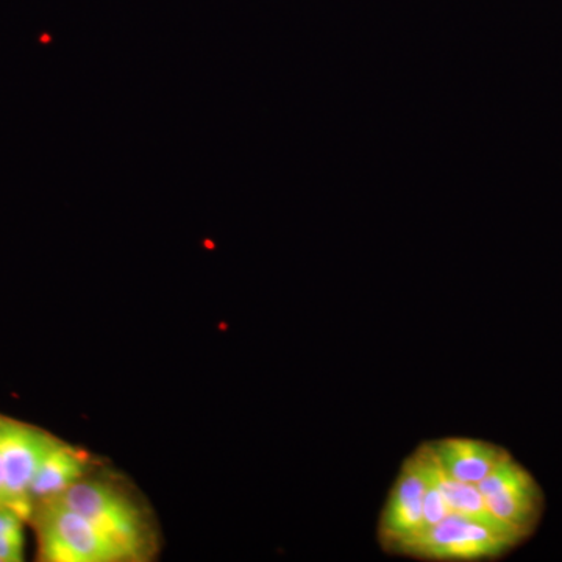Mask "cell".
I'll list each match as a JSON object with an SVG mask.
<instances>
[{
  "label": "cell",
  "instance_id": "cell-1",
  "mask_svg": "<svg viewBox=\"0 0 562 562\" xmlns=\"http://www.w3.org/2000/svg\"><path fill=\"white\" fill-rule=\"evenodd\" d=\"M50 501L60 502L91 520L127 554L128 561H143L150 557L154 532L149 516L131 494L116 484L85 476Z\"/></svg>",
  "mask_w": 562,
  "mask_h": 562
},
{
  "label": "cell",
  "instance_id": "cell-2",
  "mask_svg": "<svg viewBox=\"0 0 562 562\" xmlns=\"http://www.w3.org/2000/svg\"><path fill=\"white\" fill-rule=\"evenodd\" d=\"M33 509L38 554L46 562H127V554L91 520L57 501Z\"/></svg>",
  "mask_w": 562,
  "mask_h": 562
},
{
  "label": "cell",
  "instance_id": "cell-3",
  "mask_svg": "<svg viewBox=\"0 0 562 562\" xmlns=\"http://www.w3.org/2000/svg\"><path fill=\"white\" fill-rule=\"evenodd\" d=\"M517 542L519 539L492 530L471 517L450 513L441 522L417 532L395 554L424 561L479 562L502 557Z\"/></svg>",
  "mask_w": 562,
  "mask_h": 562
},
{
  "label": "cell",
  "instance_id": "cell-4",
  "mask_svg": "<svg viewBox=\"0 0 562 562\" xmlns=\"http://www.w3.org/2000/svg\"><path fill=\"white\" fill-rule=\"evenodd\" d=\"M57 438L11 417L0 416V460L5 476V506L31 519V487L41 461Z\"/></svg>",
  "mask_w": 562,
  "mask_h": 562
},
{
  "label": "cell",
  "instance_id": "cell-5",
  "mask_svg": "<svg viewBox=\"0 0 562 562\" xmlns=\"http://www.w3.org/2000/svg\"><path fill=\"white\" fill-rule=\"evenodd\" d=\"M427 471L420 450L403 461L379 524V541L384 552L395 554L424 528V495Z\"/></svg>",
  "mask_w": 562,
  "mask_h": 562
},
{
  "label": "cell",
  "instance_id": "cell-6",
  "mask_svg": "<svg viewBox=\"0 0 562 562\" xmlns=\"http://www.w3.org/2000/svg\"><path fill=\"white\" fill-rule=\"evenodd\" d=\"M476 486L491 513L525 538L541 509V492L530 473L509 457Z\"/></svg>",
  "mask_w": 562,
  "mask_h": 562
},
{
  "label": "cell",
  "instance_id": "cell-7",
  "mask_svg": "<svg viewBox=\"0 0 562 562\" xmlns=\"http://www.w3.org/2000/svg\"><path fill=\"white\" fill-rule=\"evenodd\" d=\"M443 472L462 483L479 484L506 458L512 457L495 443L471 438H446L427 442Z\"/></svg>",
  "mask_w": 562,
  "mask_h": 562
},
{
  "label": "cell",
  "instance_id": "cell-8",
  "mask_svg": "<svg viewBox=\"0 0 562 562\" xmlns=\"http://www.w3.org/2000/svg\"><path fill=\"white\" fill-rule=\"evenodd\" d=\"M90 468V457L79 447L55 441L41 461L31 487L33 505L58 497L81 479Z\"/></svg>",
  "mask_w": 562,
  "mask_h": 562
},
{
  "label": "cell",
  "instance_id": "cell-9",
  "mask_svg": "<svg viewBox=\"0 0 562 562\" xmlns=\"http://www.w3.org/2000/svg\"><path fill=\"white\" fill-rule=\"evenodd\" d=\"M425 446H427V442H425ZM428 452H430V449H428ZM431 460L432 464H435L436 480H438L439 487H441L443 498H446L450 512L471 517V519L486 525V527L492 528V530L522 541L524 536L520 535V532L513 530V528L503 524L502 520H498L497 517L491 513L476 484L458 482V480L452 479V476L447 475V473L442 471L441 465L436 462L432 454Z\"/></svg>",
  "mask_w": 562,
  "mask_h": 562
},
{
  "label": "cell",
  "instance_id": "cell-10",
  "mask_svg": "<svg viewBox=\"0 0 562 562\" xmlns=\"http://www.w3.org/2000/svg\"><path fill=\"white\" fill-rule=\"evenodd\" d=\"M24 531L16 530L0 535V562H21L24 560Z\"/></svg>",
  "mask_w": 562,
  "mask_h": 562
},
{
  "label": "cell",
  "instance_id": "cell-11",
  "mask_svg": "<svg viewBox=\"0 0 562 562\" xmlns=\"http://www.w3.org/2000/svg\"><path fill=\"white\" fill-rule=\"evenodd\" d=\"M22 524H24V519L20 514L13 512L9 506L0 505V535L22 530Z\"/></svg>",
  "mask_w": 562,
  "mask_h": 562
},
{
  "label": "cell",
  "instance_id": "cell-12",
  "mask_svg": "<svg viewBox=\"0 0 562 562\" xmlns=\"http://www.w3.org/2000/svg\"><path fill=\"white\" fill-rule=\"evenodd\" d=\"M0 505L5 506V476H3L2 460H0Z\"/></svg>",
  "mask_w": 562,
  "mask_h": 562
}]
</instances>
